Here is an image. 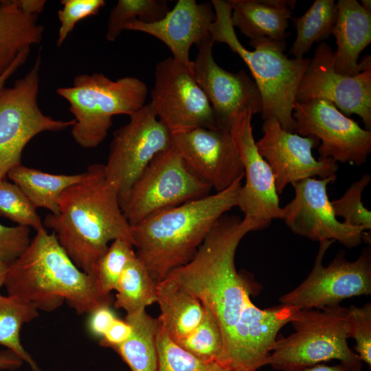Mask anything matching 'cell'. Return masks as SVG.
Returning <instances> with one entry per match:
<instances>
[{
  "label": "cell",
  "mask_w": 371,
  "mask_h": 371,
  "mask_svg": "<svg viewBox=\"0 0 371 371\" xmlns=\"http://www.w3.org/2000/svg\"><path fill=\"white\" fill-rule=\"evenodd\" d=\"M136 256L131 242L120 238L111 243L91 273L103 295L111 296L124 269Z\"/></svg>",
  "instance_id": "obj_32"
},
{
  "label": "cell",
  "mask_w": 371,
  "mask_h": 371,
  "mask_svg": "<svg viewBox=\"0 0 371 371\" xmlns=\"http://www.w3.org/2000/svg\"><path fill=\"white\" fill-rule=\"evenodd\" d=\"M88 328L95 336L102 337L116 318L110 305H102L89 313Z\"/></svg>",
  "instance_id": "obj_39"
},
{
  "label": "cell",
  "mask_w": 371,
  "mask_h": 371,
  "mask_svg": "<svg viewBox=\"0 0 371 371\" xmlns=\"http://www.w3.org/2000/svg\"><path fill=\"white\" fill-rule=\"evenodd\" d=\"M262 131L263 135L256 144L273 173L278 194L289 183L307 178L336 180L337 161L332 158L316 159L313 155V148L320 144L317 137L286 131L273 118L264 120Z\"/></svg>",
  "instance_id": "obj_17"
},
{
  "label": "cell",
  "mask_w": 371,
  "mask_h": 371,
  "mask_svg": "<svg viewBox=\"0 0 371 371\" xmlns=\"http://www.w3.org/2000/svg\"><path fill=\"white\" fill-rule=\"evenodd\" d=\"M43 31L38 15L23 12L17 0L0 1V75L21 52L41 41Z\"/></svg>",
  "instance_id": "obj_24"
},
{
  "label": "cell",
  "mask_w": 371,
  "mask_h": 371,
  "mask_svg": "<svg viewBox=\"0 0 371 371\" xmlns=\"http://www.w3.org/2000/svg\"><path fill=\"white\" fill-rule=\"evenodd\" d=\"M334 179L307 178L291 184L294 198L284 207V218L290 230L313 241H338L348 249L359 246L370 236L363 227L339 221L327 194Z\"/></svg>",
  "instance_id": "obj_16"
},
{
  "label": "cell",
  "mask_w": 371,
  "mask_h": 371,
  "mask_svg": "<svg viewBox=\"0 0 371 371\" xmlns=\"http://www.w3.org/2000/svg\"><path fill=\"white\" fill-rule=\"evenodd\" d=\"M241 181L131 225L136 255L156 283L190 261L217 221L236 207Z\"/></svg>",
  "instance_id": "obj_4"
},
{
  "label": "cell",
  "mask_w": 371,
  "mask_h": 371,
  "mask_svg": "<svg viewBox=\"0 0 371 371\" xmlns=\"http://www.w3.org/2000/svg\"><path fill=\"white\" fill-rule=\"evenodd\" d=\"M156 285L144 262L136 256L126 265L117 282L115 308L124 310L126 315L145 310L157 302Z\"/></svg>",
  "instance_id": "obj_27"
},
{
  "label": "cell",
  "mask_w": 371,
  "mask_h": 371,
  "mask_svg": "<svg viewBox=\"0 0 371 371\" xmlns=\"http://www.w3.org/2000/svg\"><path fill=\"white\" fill-rule=\"evenodd\" d=\"M169 10L165 0H119L110 11L106 38L109 41H115L127 22L133 20L156 22Z\"/></svg>",
  "instance_id": "obj_30"
},
{
  "label": "cell",
  "mask_w": 371,
  "mask_h": 371,
  "mask_svg": "<svg viewBox=\"0 0 371 371\" xmlns=\"http://www.w3.org/2000/svg\"><path fill=\"white\" fill-rule=\"evenodd\" d=\"M0 216L36 232L45 227L36 208L23 192L5 179L0 181Z\"/></svg>",
  "instance_id": "obj_34"
},
{
  "label": "cell",
  "mask_w": 371,
  "mask_h": 371,
  "mask_svg": "<svg viewBox=\"0 0 371 371\" xmlns=\"http://www.w3.org/2000/svg\"><path fill=\"white\" fill-rule=\"evenodd\" d=\"M150 98L158 120L171 135L218 128L211 104L192 72L172 57L156 65Z\"/></svg>",
  "instance_id": "obj_11"
},
{
  "label": "cell",
  "mask_w": 371,
  "mask_h": 371,
  "mask_svg": "<svg viewBox=\"0 0 371 371\" xmlns=\"http://www.w3.org/2000/svg\"><path fill=\"white\" fill-rule=\"evenodd\" d=\"M333 240L319 242L313 268L296 288L282 295L280 304L299 309H321L339 305L348 298L371 295V249L364 248L358 258L350 261L340 251L327 265L325 254Z\"/></svg>",
  "instance_id": "obj_10"
},
{
  "label": "cell",
  "mask_w": 371,
  "mask_h": 371,
  "mask_svg": "<svg viewBox=\"0 0 371 371\" xmlns=\"http://www.w3.org/2000/svg\"><path fill=\"white\" fill-rule=\"evenodd\" d=\"M211 189L172 146L154 157L120 203L133 225L157 212L208 195Z\"/></svg>",
  "instance_id": "obj_8"
},
{
  "label": "cell",
  "mask_w": 371,
  "mask_h": 371,
  "mask_svg": "<svg viewBox=\"0 0 371 371\" xmlns=\"http://www.w3.org/2000/svg\"><path fill=\"white\" fill-rule=\"evenodd\" d=\"M56 93L68 102L74 115V139L82 148H93L106 138L113 115H129L145 104L148 87L136 77L112 80L93 73L76 76L72 86L59 87Z\"/></svg>",
  "instance_id": "obj_7"
},
{
  "label": "cell",
  "mask_w": 371,
  "mask_h": 371,
  "mask_svg": "<svg viewBox=\"0 0 371 371\" xmlns=\"http://www.w3.org/2000/svg\"><path fill=\"white\" fill-rule=\"evenodd\" d=\"M215 19L210 28L212 40L226 44L248 67L260 91L263 120L275 119L285 131L295 133L293 106L300 80L310 58H289L285 41L266 37L249 41L254 50L247 49L239 41L232 23L230 0L211 1Z\"/></svg>",
  "instance_id": "obj_5"
},
{
  "label": "cell",
  "mask_w": 371,
  "mask_h": 371,
  "mask_svg": "<svg viewBox=\"0 0 371 371\" xmlns=\"http://www.w3.org/2000/svg\"><path fill=\"white\" fill-rule=\"evenodd\" d=\"M336 15L334 0H315L303 15L291 17L296 37L290 53L295 58H304L314 43L320 42L331 34Z\"/></svg>",
  "instance_id": "obj_29"
},
{
  "label": "cell",
  "mask_w": 371,
  "mask_h": 371,
  "mask_svg": "<svg viewBox=\"0 0 371 371\" xmlns=\"http://www.w3.org/2000/svg\"><path fill=\"white\" fill-rule=\"evenodd\" d=\"M336 8L331 32L337 46L334 67L339 74L355 76L371 67L370 55L358 63L360 54L371 43V12L357 0H339Z\"/></svg>",
  "instance_id": "obj_21"
},
{
  "label": "cell",
  "mask_w": 371,
  "mask_h": 371,
  "mask_svg": "<svg viewBox=\"0 0 371 371\" xmlns=\"http://www.w3.org/2000/svg\"><path fill=\"white\" fill-rule=\"evenodd\" d=\"M4 285L8 295L45 312L65 302L82 315L113 302L100 292L93 274L80 270L45 227L38 230L25 251L8 264Z\"/></svg>",
  "instance_id": "obj_3"
},
{
  "label": "cell",
  "mask_w": 371,
  "mask_h": 371,
  "mask_svg": "<svg viewBox=\"0 0 371 371\" xmlns=\"http://www.w3.org/2000/svg\"><path fill=\"white\" fill-rule=\"evenodd\" d=\"M23 361L10 350L0 351V370H16L19 368Z\"/></svg>",
  "instance_id": "obj_42"
},
{
  "label": "cell",
  "mask_w": 371,
  "mask_h": 371,
  "mask_svg": "<svg viewBox=\"0 0 371 371\" xmlns=\"http://www.w3.org/2000/svg\"><path fill=\"white\" fill-rule=\"evenodd\" d=\"M8 264L0 260V289L5 284Z\"/></svg>",
  "instance_id": "obj_45"
},
{
  "label": "cell",
  "mask_w": 371,
  "mask_h": 371,
  "mask_svg": "<svg viewBox=\"0 0 371 371\" xmlns=\"http://www.w3.org/2000/svg\"><path fill=\"white\" fill-rule=\"evenodd\" d=\"M125 320L131 326V334L126 341L112 349L132 371H157L158 319L142 310L126 315Z\"/></svg>",
  "instance_id": "obj_26"
},
{
  "label": "cell",
  "mask_w": 371,
  "mask_h": 371,
  "mask_svg": "<svg viewBox=\"0 0 371 371\" xmlns=\"http://www.w3.org/2000/svg\"><path fill=\"white\" fill-rule=\"evenodd\" d=\"M104 0H63L62 8L58 11L60 27L56 45L61 46L76 24L80 21L98 14L104 6Z\"/></svg>",
  "instance_id": "obj_37"
},
{
  "label": "cell",
  "mask_w": 371,
  "mask_h": 371,
  "mask_svg": "<svg viewBox=\"0 0 371 371\" xmlns=\"http://www.w3.org/2000/svg\"><path fill=\"white\" fill-rule=\"evenodd\" d=\"M253 115L250 109L237 113L230 122L229 131L245 177V183L238 192L236 207L243 213V220L255 231L267 228L273 220L283 219L284 210L280 205L273 173L256 144Z\"/></svg>",
  "instance_id": "obj_13"
},
{
  "label": "cell",
  "mask_w": 371,
  "mask_h": 371,
  "mask_svg": "<svg viewBox=\"0 0 371 371\" xmlns=\"http://www.w3.org/2000/svg\"><path fill=\"white\" fill-rule=\"evenodd\" d=\"M363 8L371 12V1L370 0H361V3H360Z\"/></svg>",
  "instance_id": "obj_46"
},
{
  "label": "cell",
  "mask_w": 371,
  "mask_h": 371,
  "mask_svg": "<svg viewBox=\"0 0 371 371\" xmlns=\"http://www.w3.org/2000/svg\"><path fill=\"white\" fill-rule=\"evenodd\" d=\"M203 317L196 328L175 343L196 358L217 361L223 348V337L218 324L212 312L203 306Z\"/></svg>",
  "instance_id": "obj_31"
},
{
  "label": "cell",
  "mask_w": 371,
  "mask_h": 371,
  "mask_svg": "<svg viewBox=\"0 0 371 371\" xmlns=\"http://www.w3.org/2000/svg\"><path fill=\"white\" fill-rule=\"evenodd\" d=\"M41 57L27 74L12 87L0 93V181L21 164V154L27 143L45 131H59L72 127L74 119L54 120L45 115L38 104Z\"/></svg>",
  "instance_id": "obj_9"
},
{
  "label": "cell",
  "mask_w": 371,
  "mask_h": 371,
  "mask_svg": "<svg viewBox=\"0 0 371 371\" xmlns=\"http://www.w3.org/2000/svg\"><path fill=\"white\" fill-rule=\"evenodd\" d=\"M239 371H242V370H239Z\"/></svg>",
  "instance_id": "obj_47"
},
{
  "label": "cell",
  "mask_w": 371,
  "mask_h": 371,
  "mask_svg": "<svg viewBox=\"0 0 371 371\" xmlns=\"http://www.w3.org/2000/svg\"><path fill=\"white\" fill-rule=\"evenodd\" d=\"M131 326L126 321L115 318L101 338L100 345L113 348L126 341L131 334Z\"/></svg>",
  "instance_id": "obj_40"
},
{
  "label": "cell",
  "mask_w": 371,
  "mask_h": 371,
  "mask_svg": "<svg viewBox=\"0 0 371 371\" xmlns=\"http://www.w3.org/2000/svg\"><path fill=\"white\" fill-rule=\"evenodd\" d=\"M172 146L190 170L216 192L244 178V169L229 131L197 128L172 135Z\"/></svg>",
  "instance_id": "obj_19"
},
{
  "label": "cell",
  "mask_w": 371,
  "mask_h": 371,
  "mask_svg": "<svg viewBox=\"0 0 371 371\" xmlns=\"http://www.w3.org/2000/svg\"><path fill=\"white\" fill-rule=\"evenodd\" d=\"M293 117L297 134L321 141L319 158L355 166L367 161L371 153V131L362 128L332 102L320 99L295 102Z\"/></svg>",
  "instance_id": "obj_14"
},
{
  "label": "cell",
  "mask_w": 371,
  "mask_h": 371,
  "mask_svg": "<svg viewBox=\"0 0 371 371\" xmlns=\"http://www.w3.org/2000/svg\"><path fill=\"white\" fill-rule=\"evenodd\" d=\"M17 2L23 12L34 15L41 13L46 3L45 0H17Z\"/></svg>",
  "instance_id": "obj_43"
},
{
  "label": "cell",
  "mask_w": 371,
  "mask_h": 371,
  "mask_svg": "<svg viewBox=\"0 0 371 371\" xmlns=\"http://www.w3.org/2000/svg\"><path fill=\"white\" fill-rule=\"evenodd\" d=\"M30 49H25L21 52L12 65L0 75V93L5 88L6 81L12 74L23 65L27 60Z\"/></svg>",
  "instance_id": "obj_41"
},
{
  "label": "cell",
  "mask_w": 371,
  "mask_h": 371,
  "mask_svg": "<svg viewBox=\"0 0 371 371\" xmlns=\"http://www.w3.org/2000/svg\"><path fill=\"white\" fill-rule=\"evenodd\" d=\"M214 19L211 2L179 0L161 19L153 23L133 20L124 25V30L144 32L159 39L170 49L175 60L192 71L190 48L212 37L210 28Z\"/></svg>",
  "instance_id": "obj_20"
},
{
  "label": "cell",
  "mask_w": 371,
  "mask_h": 371,
  "mask_svg": "<svg viewBox=\"0 0 371 371\" xmlns=\"http://www.w3.org/2000/svg\"><path fill=\"white\" fill-rule=\"evenodd\" d=\"M251 228L238 216L223 215L192 260L165 278L214 315L223 337L216 362L232 371L266 366L278 333L299 310L283 304L262 309L251 300L254 282L235 266L238 246Z\"/></svg>",
  "instance_id": "obj_1"
},
{
  "label": "cell",
  "mask_w": 371,
  "mask_h": 371,
  "mask_svg": "<svg viewBox=\"0 0 371 371\" xmlns=\"http://www.w3.org/2000/svg\"><path fill=\"white\" fill-rule=\"evenodd\" d=\"M335 52L325 42L316 47L299 84L295 102L325 100L345 115H359L367 130L371 128V67L357 75L337 73Z\"/></svg>",
  "instance_id": "obj_15"
},
{
  "label": "cell",
  "mask_w": 371,
  "mask_h": 371,
  "mask_svg": "<svg viewBox=\"0 0 371 371\" xmlns=\"http://www.w3.org/2000/svg\"><path fill=\"white\" fill-rule=\"evenodd\" d=\"M38 310L31 303L13 295L0 294V345L14 352L27 363L32 371H42L21 342L22 326L38 316Z\"/></svg>",
  "instance_id": "obj_28"
},
{
  "label": "cell",
  "mask_w": 371,
  "mask_h": 371,
  "mask_svg": "<svg viewBox=\"0 0 371 371\" xmlns=\"http://www.w3.org/2000/svg\"><path fill=\"white\" fill-rule=\"evenodd\" d=\"M84 172L74 175L52 174L20 164L7 177L23 192L32 205L57 214L63 192L80 181Z\"/></svg>",
  "instance_id": "obj_25"
},
{
  "label": "cell",
  "mask_w": 371,
  "mask_h": 371,
  "mask_svg": "<svg viewBox=\"0 0 371 371\" xmlns=\"http://www.w3.org/2000/svg\"><path fill=\"white\" fill-rule=\"evenodd\" d=\"M157 371H232L216 361H203L177 345L159 324Z\"/></svg>",
  "instance_id": "obj_33"
},
{
  "label": "cell",
  "mask_w": 371,
  "mask_h": 371,
  "mask_svg": "<svg viewBox=\"0 0 371 371\" xmlns=\"http://www.w3.org/2000/svg\"><path fill=\"white\" fill-rule=\"evenodd\" d=\"M304 371H350L346 366L341 363L335 366H326L324 364H318L311 368H307Z\"/></svg>",
  "instance_id": "obj_44"
},
{
  "label": "cell",
  "mask_w": 371,
  "mask_h": 371,
  "mask_svg": "<svg viewBox=\"0 0 371 371\" xmlns=\"http://www.w3.org/2000/svg\"><path fill=\"white\" fill-rule=\"evenodd\" d=\"M291 323L295 332L276 339L267 365L279 371H304L335 359L350 371L361 370L362 361L347 341L348 308L299 309Z\"/></svg>",
  "instance_id": "obj_6"
},
{
  "label": "cell",
  "mask_w": 371,
  "mask_h": 371,
  "mask_svg": "<svg viewBox=\"0 0 371 371\" xmlns=\"http://www.w3.org/2000/svg\"><path fill=\"white\" fill-rule=\"evenodd\" d=\"M348 337L355 340V352L371 367V302L348 308Z\"/></svg>",
  "instance_id": "obj_36"
},
{
  "label": "cell",
  "mask_w": 371,
  "mask_h": 371,
  "mask_svg": "<svg viewBox=\"0 0 371 371\" xmlns=\"http://www.w3.org/2000/svg\"><path fill=\"white\" fill-rule=\"evenodd\" d=\"M128 116L114 133L104 164L106 176L117 186L120 202L154 157L172 146V135L150 102Z\"/></svg>",
  "instance_id": "obj_12"
},
{
  "label": "cell",
  "mask_w": 371,
  "mask_h": 371,
  "mask_svg": "<svg viewBox=\"0 0 371 371\" xmlns=\"http://www.w3.org/2000/svg\"><path fill=\"white\" fill-rule=\"evenodd\" d=\"M157 302L161 314L159 326L175 341L190 333L200 322L204 308L196 297L164 278L157 283Z\"/></svg>",
  "instance_id": "obj_23"
},
{
  "label": "cell",
  "mask_w": 371,
  "mask_h": 371,
  "mask_svg": "<svg viewBox=\"0 0 371 371\" xmlns=\"http://www.w3.org/2000/svg\"><path fill=\"white\" fill-rule=\"evenodd\" d=\"M30 232L27 227L0 223V260L10 264L17 259L30 243Z\"/></svg>",
  "instance_id": "obj_38"
},
{
  "label": "cell",
  "mask_w": 371,
  "mask_h": 371,
  "mask_svg": "<svg viewBox=\"0 0 371 371\" xmlns=\"http://www.w3.org/2000/svg\"><path fill=\"white\" fill-rule=\"evenodd\" d=\"M370 180V174H363L350 186L341 197L331 201L337 217H342L343 222L348 225L362 227L366 232L371 229V212L363 205L362 194Z\"/></svg>",
  "instance_id": "obj_35"
},
{
  "label": "cell",
  "mask_w": 371,
  "mask_h": 371,
  "mask_svg": "<svg viewBox=\"0 0 371 371\" xmlns=\"http://www.w3.org/2000/svg\"><path fill=\"white\" fill-rule=\"evenodd\" d=\"M234 27L250 41L266 37L285 41L295 0H230Z\"/></svg>",
  "instance_id": "obj_22"
},
{
  "label": "cell",
  "mask_w": 371,
  "mask_h": 371,
  "mask_svg": "<svg viewBox=\"0 0 371 371\" xmlns=\"http://www.w3.org/2000/svg\"><path fill=\"white\" fill-rule=\"evenodd\" d=\"M214 43L211 37L197 47L192 71L211 104L218 127L229 131L233 117L240 111L262 113V101L255 81L245 71L232 73L216 63Z\"/></svg>",
  "instance_id": "obj_18"
},
{
  "label": "cell",
  "mask_w": 371,
  "mask_h": 371,
  "mask_svg": "<svg viewBox=\"0 0 371 371\" xmlns=\"http://www.w3.org/2000/svg\"><path fill=\"white\" fill-rule=\"evenodd\" d=\"M43 223L74 263L87 273L92 272L109 242L121 238L134 246L117 186L107 178L102 164L89 166L82 179L61 194L58 212L47 214Z\"/></svg>",
  "instance_id": "obj_2"
}]
</instances>
